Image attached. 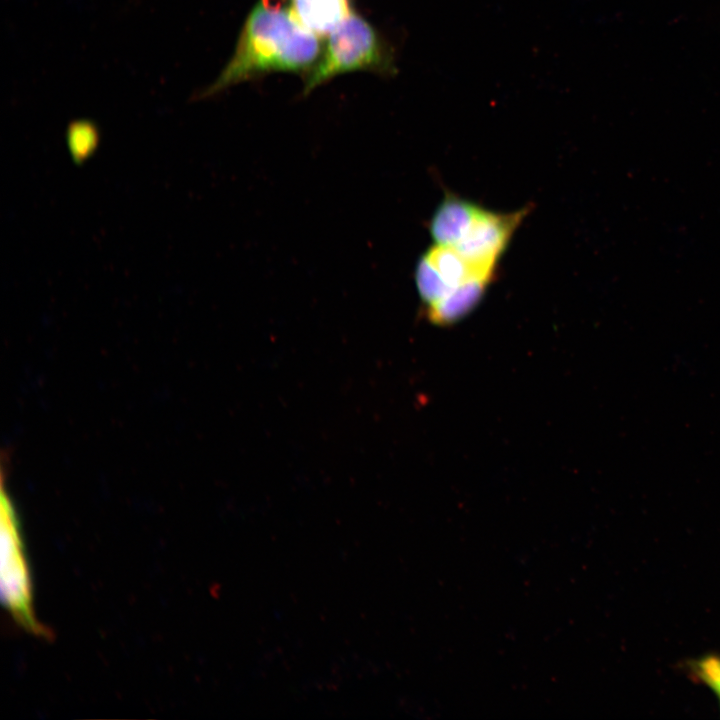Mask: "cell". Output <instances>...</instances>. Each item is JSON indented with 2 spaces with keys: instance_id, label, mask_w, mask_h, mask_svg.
<instances>
[{
  "instance_id": "obj_1",
  "label": "cell",
  "mask_w": 720,
  "mask_h": 720,
  "mask_svg": "<svg viewBox=\"0 0 720 720\" xmlns=\"http://www.w3.org/2000/svg\"><path fill=\"white\" fill-rule=\"evenodd\" d=\"M319 53V36L305 28L291 8L260 0L243 25L231 60L205 94L266 72L310 69Z\"/></svg>"
},
{
  "instance_id": "obj_2",
  "label": "cell",
  "mask_w": 720,
  "mask_h": 720,
  "mask_svg": "<svg viewBox=\"0 0 720 720\" xmlns=\"http://www.w3.org/2000/svg\"><path fill=\"white\" fill-rule=\"evenodd\" d=\"M1 598L10 616L26 632L49 639L33 605V588L25 545L13 502L2 482L1 491Z\"/></svg>"
},
{
  "instance_id": "obj_3",
  "label": "cell",
  "mask_w": 720,
  "mask_h": 720,
  "mask_svg": "<svg viewBox=\"0 0 720 720\" xmlns=\"http://www.w3.org/2000/svg\"><path fill=\"white\" fill-rule=\"evenodd\" d=\"M384 45L374 28L352 12L330 34L327 45L312 67L304 86L309 92L336 75L388 65Z\"/></svg>"
},
{
  "instance_id": "obj_4",
  "label": "cell",
  "mask_w": 720,
  "mask_h": 720,
  "mask_svg": "<svg viewBox=\"0 0 720 720\" xmlns=\"http://www.w3.org/2000/svg\"><path fill=\"white\" fill-rule=\"evenodd\" d=\"M526 213L527 209L499 214L480 207L460 240L451 248L475 267L494 273L498 259Z\"/></svg>"
},
{
  "instance_id": "obj_5",
  "label": "cell",
  "mask_w": 720,
  "mask_h": 720,
  "mask_svg": "<svg viewBox=\"0 0 720 720\" xmlns=\"http://www.w3.org/2000/svg\"><path fill=\"white\" fill-rule=\"evenodd\" d=\"M480 207L448 195L435 211L430 233L436 245L453 247L462 237Z\"/></svg>"
},
{
  "instance_id": "obj_6",
  "label": "cell",
  "mask_w": 720,
  "mask_h": 720,
  "mask_svg": "<svg viewBox=\"0 0 720 720\" xmlns=\"http://www.w3.org/2000/svg\"><path fill=\"white\" fill-rule=\"evenodd\" d=\"M291 10L317 36H328L352 13L351 0H291Z\"/></svg>"
},
{
  "instance_id": "obj_7",
  "label": "cell",
  "mask_w": 720,
  "mask_h": 720,
  "mask_svg": "<svg viewBox=\"0 0 720 720\" xmlns=\"http://www.w3.org/2000/svg\"><path fill=\"white\" fill-rule=\"evenodd\" d=\"M490 280L478 278L459 286L439 302L427 307L429 319L438 324L460 319L479 302Z\"/></svg>"
},
{
  "instance_id": "obj_8",
  "label": "cell",
  "mask_w": 720,
  "mask_h": 720,
  "mask_svg": "<svg viewBox=\"0 0 720 720\" xmlns=\"http://www.w3.org/2000/svg\"><path fill=\"white\" fill-rule=\"evenodd\" d=\"M696 678L709 687L720 702V656H708L694 664Z\"/></svg>"
},
{
  "instance_id": "obj_9",
  "label": "cell",
  "mask_w": 720,
  "mask_h": 720,
  "mask_svg": "<svg viewBox=\"0 0 720 720\" xmlns=\"http://www.w3.org/2000/svg\"><path fill=\"white\" fill-rule=\"evenodd\" d=\"M95 131L89 126L79 124L70 131L69 141L71 151L78 158L85 157L95 145Z\"/></svg>"
}]
</instances>
